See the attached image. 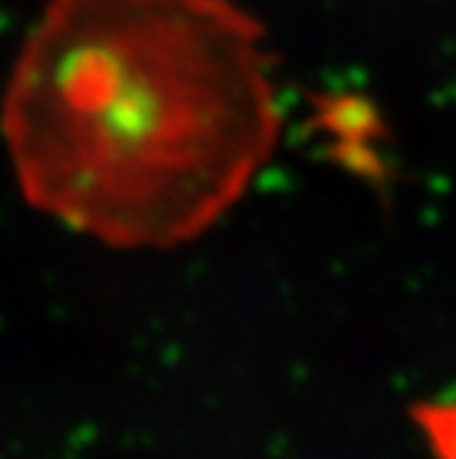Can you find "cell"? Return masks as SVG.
<instances>
[{
  "label": "cell",
  "mask_w": 456,
  "mask_h": 459,
  "mask_svg": "<svg viewBox=\"0 0 456 459\" xmlns=\"http://www.w3.org/2000/svg\"><path fill=\"white\" fill-rule=\"evenodd\" d=\"M279 131L264 27L235 0H45L0 101L24 199L119 249L217 226Z\"/></svg>",
  "instance_id": "cell-1"
},
{
  "label": "cell",
  "mask_w": 456,
  "mask_h": 459,
  "mask_svg": "<svg viewBox=\"0 0 456 459\" xmlns=\"http://www.w3.org/2000/svg\"><path fill=\"white\" fill-rule=\"evenodd\" d=\"M415 421L430 442L435 459H456V400L421 403L415 409Z\"/></svg>",
  "instance_id": "cell-2"
}]
</instances>
